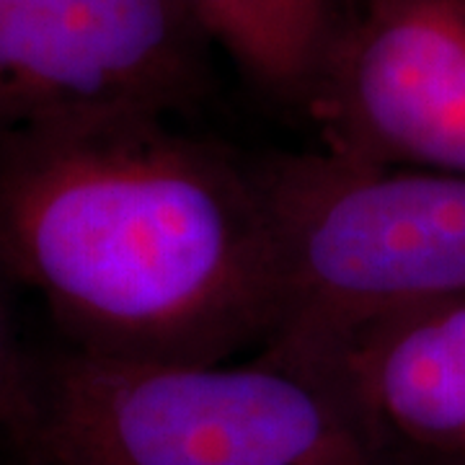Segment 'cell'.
<instances>
[{"label":"cell","instance_id":"6da1fadb","mask_svg":"<svg viewBox=\"0 0 465 465\" xmlns=\"http://www.w3.org/2000/svg\"><path fill=\"white\" fill-rule=\"evenodd\" d=\"M0 272L67 347L182 365L264 349L282 308L264 163L150 114L0 148Z\"/></svg>","mask_w":465,"mask_h":465},{"label":"cell","instance_id":"7a4b0ae2","mask_svg":"<svg viewBox=\"0 0 465 465\" xmlns=\"http://www.w3.org/2000/svg\"><path fill=\"white\" fill-rule=\"evenodd\" d=\"M24 465H399L339 385L259 351L182 365L63 347L36 357Z\"/></svg>","mask_w":465,"mask_h":465},{"label":"cell","instance_id":"3957f363","mask_svg":"<svg viewBox=\"0 0 465 465\" xmlns=\"http://www.w3.org/2000/svg\"><path fill=\"white\" fill-rule=\"evenodd\" d=\"M262 163L282 272L262 351L311 365L367 323L465 295V176L329 148Z\"/></svg>","mask_w":465,"mask_h":465},{"label":"cell","instance_id":"277c9868","mask_svg":"<svg viewBox=\"0 0 465 465\" xmlns=\"http://www.w3.org/2000/svg\"><path fill=\"white\" fill-rule=\"evenodd\" d=\"M210 42L179 0H0V148L192 112Z\"/></svg>","mask_w":465,"mask_h":465},{"label":"cell","instance_id":"5b68a950","mask_svg":"<svg viewBox=\"0 0 465 465\" xmlns=\"http://www.w3.org/2000/svg\"><path fill=\"white\" fill-rule=\"evenodd\" d=\"M305 114L323 148L465 176V0H347Z\"/></svg>","mask_w":465,"mask_h":465},{"label":"cell","instance_id":"8992f818","mask_svg":"<svg viewBox=\"0 0 465 465\" xmlns=\"http://www.w3.org/2000/svg\"><path fill=\"white\" fill-rule=\"evenodd\" d=\"M396 463L465 460V295L349 333L316 362Z\"/></svg>","mask_w":465,"mask_h":465},{"label":"cell","instance_id":"52a82bcc","mask_svg":"<svg viewBox=\"0 0 465 465\" xmlns=\"http://www.w3.org/2000/svg\"><path fill=\"white\" fill-rule=\"evenodd\" d=\"M251 85L295 109L326 65L347 0H179Z\"/></svg>","mask_w":465,"mask_h":465},{"label":"cell","instance_id":"ba28073f","mask_svg":"<svg viewBox=\"0 0 465 465\" xmlns=\"http://www.w3.org/2000/svg\"><path fill=\"white\" fill-rule=\"evenodd\" d=\"M14 282L0 272V432L14 440L32 414L36 357L18 336L8 290Z\"/></svg>","mask_w":465,"mask_h":465},{"label":"cell","instance_id":"9c48e42d","mask_svg":"<svg viewBox=\"0 0 465 465\" xmlns=\"http://www.w3.org/2000/svg\"><path fill=\"white\" fill-rule=\"evenodd\" d=\"M399 465H465V460H401Z\"/></svg>","mask_w":465,"mask_h":465}]
</instances>
